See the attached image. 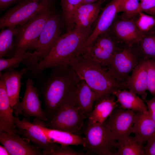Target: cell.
Returning a JSON list of instances; mask_svg holds the SVG:
<instances>
[{
    "mask_svg": "<svg viewBox=\"0 0 155 155\" xmlns=\"http://www.w3.org/2000/svg\"><path fill=\"white\" fill-rule=\"evenodd\" d=\"M54 0H21L0 18V29L22 25L44 9L53 6Z\"/></svg>",
    "mask_w": 155,
    "mask_h": 155,
    "instance_id": "7",
    "label": "cell"
},
{
    "mask_svg": "<svg viewBox=\"0 0 155 155\" xmlns=\"http://www.w3.org/2000/svg\"><path fill=\"white\" fill-rule=\"evenodd\" d=\"M20 106L22 114L26 118L34 117L46 122L48 119L41 107L37 88L34 86L32 80L28 78L26 84V89Z\"/></svg>",
    "mask_w": 155,
    "mask_h": 155,
    "instance_id": "13",
    "label": "cell"
},
{
    "mask_svg": "<svg viewBox=\"0 0 155 155\" xmlns=\"http://www.w3.org/2000/svg\"><path fill=\"white\" fill-rule=\"evenodd\" d=\"M21 0H0V11H2L10 5Z\"/></svg>",
    "mask_w": 155,
    "mask_h": 155,
    "instance_id": "38",
    "label": "cell"
},
{
    "mask_svg": "<svg viewBox=\"0 0 155 155\" xmlns=\"http://www.w3.org/2000/svg\"><path fill=\"white\" fill-rule=\"evenodd\" d=\"M52 68L53 69L45 82L42 92L44 111L48 121L74 94L80 80L69 65Z\"/></svg>",
    "mask_w": 155,
    "mask_h": 155,
    "instance_id": "1",
    "label": "cell"
},
{
    "mask_svg": "<svg viewBox=\"0 0 155 155\" xmlns=\"http://www.w3.org/2000/svg\"><path fill=\"white\" fill-rule=\"evenodd\" d=\"M32 123L39 126L52 143L63 146L81 145L83 147L85 146L84 137L77 134L48 128L45 125L44 121L36 118L34 119Z\"/></svg>",
    "mask_w": 155,
    "mask_h": 155,
    "instance_id": "20",
    "label": "cell"
},
{
    "mask_svg": "<svg viewBox=\"0 0 155 155\" xmlns=\"http://www.w3.org/2000/svg\"><path fill=\"white\" fill-rule=\"evenodd\" d=\"M0 77V133H17L13 110L10 104L3 78L1 75Z\"/></svg>",
    "mask_w": 155,
    "mask_h": 155,
    "instance_id": "18",
    "label": "cell"
},
{
    "mask_svg": "<svg viewBox=\"0 0 155 155\" xmlns=\"http://www.w3.org/2000/svg\"><path fill=\"white\" fill-rule=\"evenodd\" d=\"M117 148L116 155H145L142 144L132 136L117 142Z\"/></svg>",
    "mask_w": 155,
    "mask_h": 155,
    "instance_id": "26",
    "label": "cell"
},
{
    "mask_svg": "<svg viewBox=\"0 0 155 155\" xmlns=\"http://www.w3.org/2000/svg\"><path fill=\"white\" fill-rule=\"evenodd\" d=\"M0 72L4 79L10 103L16 116L22 114L20 106L19 93L21 85V80L23 75L28 72L26 68L18 71L9 69Z\"/></svg>",
    "mask_w": 155,
    "mask_h": 155,
    "instance_id": "17",
    "label": "cell"
},
{
    "mask_svg": "<svg viewBox=\"0 0 155 155\" xmlns=\"http://www.w3.org/2000/svg\"><path fill=\"white\" fill-rule=\"evenodd\" d=\"M69 65L96 92L97 101L110 96L115 90L128 89L126 83L119 82L98 63L82 55L72 59Z\"/></svg>",
    "mask_w": 155,
    "mask_h": 155,
    "instance_id": "3",
    "label": "cell"
},
{
    "mask_svg": "<svg viewBox=\"0 0 155 155\" xmlns=\"http://www.w3.org/2000/svg\"><path fill=\"white\" fill-rule=\"evenodd\" d=\"M134 18L138 30L143 34H146L155 32V17L142 12L137 13Z\"/></svg>",
    "mask_w": 155,
    "mask_h": 155,
    "instance_id": "30",
    "label": "cell"
},
{
    "mask_svg": "<svg viewBox=\"0 0 155 155\" xmlns=\"http://www.w3.org/2000/svg\"><path fill=\"white\" fill-rule=\"evenodd\" d=\"M151 16H155V0H143L141 1L137 10Z\"/></svg>",
    "mask_w": 155,
    "mask_h": 155,
    "instance_id": "35",
    "label": "cell"
},
{
    "mask_svg": "<svg viewBox=\"0 0 155 155\" xmlns=\"http://www.w3.org/2000/svg\"><path fill=\"white\" fill-rule=\"evenodd\" d=\"M106 0H99L91 3L80 5L76 10L74 16L75 27L79 28H91L97 21L102 4Z\"/></svg>",
    "mask_w": 155,
    "mask_h": 155,
    "instance_id": "21",
    "label": "cell"
},
{
    "mask_svg": "<svg viewBox=\"0 0 155 155\" xmlns=\"http://www.w3.org/2000/svg\"><path fill=\"white\" fill-rule=\"evenodd\" d=\"M84 134V147L87 154L116 155L117 141L106 121L102 123L88 122Z\"/></svg>",
    "mask_w": 155,
    "mask_h": 155,
    "instance_id": "5",
    "label": "cell"
},
{
    "mask_svg": "<svg viewBox=\"0 0 155 155\" xmlns=\"http://www.w3.org/2000/svg\"><path fill=\"white\" fill-rule=\"evenodd\" d=\"M148 90L155 96V60L148 59Z\"/></svg>",
    "mask_w": 155,
    "mask_h": 155,
    "instance_id": "34",
    "label": "cell"
},
{
    "mask_svg": "<svg viewBox=\"0 0 155 155\" xmlns=\"http://www.w3.org/2000/svg\"><path fill=\"white\" fill-rule=\"evenodd\" d=\"M144 59L138 44L121 43L106 69L118 82L126 83L129 74Z\"/></svg>",
    "mask_w": 155,
    "mask_h": 155,
    "instance_id": "6",
    "label": "cell"
},
{
    "mask_svg": "<svg viewBox=\"0 0 155 155\" xmlns=\"http://www.w3.org/2000/svg\"><path fill=\"white\" fill-rule=\"evenodd\" d=\"M58 143L51 149L42 151L43 155H82L85 153L82 152L76 151L69 146H59Z\"/></svg>",
    "mask_w": 155,
    "mask_h": 155,
    "instance_id": "33",
    "label": "cell"
},
{
    "mask_svg": "<svg viewBox=\"0 0 155 155\" xmlns=\"http://www.w3.org/2000/svg\"><path fill=\"white\" fill-rule=\"evenodd\" d=\"M75 103L85 119L89 117L97 100V96L84 80H80L74 96Z\"/></svg>",
    "mask_w": 155,
    "mask_h": 155,
    "instance_id": "22",
    "label": "cell"
},
{
    "mask_svg": "<svg viewBox=\"0 0 155 155\" xmlns=\"http://www.w3.org/2000/svg\"><path fill=\"white\" fill-rule=\"evenodd\" d=\"M54 13L53 6L47 8L26 22L19 25L10 51L12 57L36 48L40 36L45 24Z\"/></svg>",
    "mask_w": 155,
    "mask_h": 155,
    "instance_id": "4",
    "label": "cell"
},
{
    "mask_svg": "<svg viewBox=\"0 0 155 155\" xmlns=\"http://www.w3.org/2000/svg\"><path fill=\"white\" fill-rule=\"evenodd\" d=\"M146 142L144 147L145 155H155V136Z\"/></svg>",
    "mask_w": 155,
    "mask_h": 155,
    "instance_id": "36",
    "label": "cell"
},
{
    "mask_svg": "<svg viewBox=\"0 0 155 155\" xmlns=\"http://www.w3.org/2000/svg\"><path fill=\"white\" fill-rule=\"evenodd\" d=\"M99 0H83L81 5L91 3L95 2Z\"/></svg>",
    "mask_w": 155,
    "mask_h": 155,
    "instance_id": "40",
    "label": "cell"
},
{
    "mask_svg": "<svg viewBox=\"0 0 155 155\" xmlns=\"http://www.w3.org/2000/svg\"><path fill=\"white\" fill-rule=\"evenodd\" d=\"M121 44L109 29L99 34L82 55L107 67Z\"/></svg>",
    "mask_w": 155,
    "mask_h": 155,
    "instance_id": "10",
    "label": "cell"
},
{
    "mask_svg": "<svg viewBox=\"0 0 155 155\" xmlns=\"http://www.w3.org/2000/svg\"><path fill=\"white\" fill-rule=\"evenodd\" d=\"M0 155H10V154L6 148L4 146L0 145Z\"/></svg>",
    "mask_w": 155,
    "mask_h": 155,
    "instance_id": "39",
    "label": "cell"
},
{
    "mask_svg": "<svg viewBox=\"0 0 155 155\" xmlns=\"http://www.w3.org/2000/svg\"><path fill=\"white\" fill-rule=\"evenodd\" d=\"M29 141L16 133H0V142L10 155H43L41 149Z\"/></svg>",
    "mask_w": 155,
    "mask_h": 155,
    "instance_id": "16",
    "label": "cell"
},
{
    "mask_svg": "<svg viewBox=\"0 0 155 155\" xmlns=\"http://www.w3.org/2000/svg\"><path fill=\"white\" fill-rule=\"evenodd\" d=\"M123 0H112L106 4L99 16L94 30L84 43L83 53L101 33L109 29L116 19Z\"/></svg>",
    "mask_w": 155,
    "mask_h": 155,
    "instance_id": "14",
    "label": "cell"
},
{
    "mask_svg": "<svg viewBox=\"0 0 155 155\" xmlns=\"http://www.w3.org/2000/svg\"><path fill=\"white\" fill-rule=\"evenodd\" d=\"M74 94L47 123L44 122L47 127L75 134L81 130L85 118L75 103Z\"/></svg>",
    "mask_w": 155,
    "mask_h": 155,
    "instance_id": "9",
    "label": "cell"
},
{
    "mask_svg": "<svg viewBox=\"0 0 155 155\" xmlns=\"http://www.w3.org/2000/svg\"><path fill=\"white\" fill-rule=\"evenodd\" d=\"M138 45L144 59L155 60V32L145 35Z\"/></svg>",
    "mask_w": 155,
    "mask_h": 155,
    "instance_id": "29",
    "label": "cell"
},
{
    "mask_svg": "<svg viewBox=\"0 0 155 155\" xmlns=\"http://www.w3.org/2000/svg\"><path fill=\"white\" fill-rule=\"evenodd\" d=\"M34 54L28 51L24 53L11 58H0V72L3 70L9 69H14L18 67L20 64L28 59Z\"/></svg>",
    "mask_w": 155,
    "mask_h": 155,
    "instance_id": "31",
    "label": "cell"
},
{
    "mask_svg": "<svg viewBox=\"0 0 155 155\" xmlns=\"http://www.w3.org/2000/svg\"><path fill=\"white\" fill-rule=\"evenodd\" d=\"M148 60L143 59L133 70L126 83L129 91L140 95L144 100L147 95Z\"/></svg>",
    "mask_w": 155,
    "mask_h": 155,
    "instance_id": "19",
    "label": "cell"
},
{
    "mask_svg": "<svg viewBox=\"0 0 155 155\" xmlns=\"http://www.w3.org/2000/svg\"><path fill=\"white\" fill-rule=\"evenodd\" d=\"M140 0L141 1H143V0Z\"/></svg>",
    "mask_w": 155,
    "mask_h": 155,
    "instance_id": "41",
    "label": "cell"
},
{
    "mask_svg": "<svg viewBox=\"0 0 155 155\" xmlns=\"http://www.w3.org/2000/svg\"><path fill=\"white\" fill-rule=\"evenodd\" d=\"M132 133L136 140L143 144L155 136V122L148 112H136Z\"/></svg>",
    "mask_w": 155,
    "mask_h": 155,
    "instance_id": "23",
    "label": "cell"
},
{
    "mask_svg": "<svg viewBox=\"0 0 155 155\" xmlns=\"http://www.w3.org/2000/svg\"><path fill=\"white\" fill-rule=\"evenodd\" d=\"M140 3L138 0H123L119 12H123L122 18L131 19L137 15Z\"/></svg>",
    "mask_w": 155,
    "mask_h": 155,
    "instance_id": "32",
    "label": "cell"
},
{
    "mask_svg": "<svg viewBox=\"0 0 155 155\" xmlns=\"http://www.w3.org/2000/svg\"><path fill=\"white\" fill-rule=\"evenodd\" d=\"M144 101L147 106L148 113L155 122V96L150 99H146Z\"/></svg>",
    "mask_w": 155,
    "mask_h": 155,
    "instance_id": "37",
    "label": "cell"
},
{
    "mask_svg": "<svg viewBox=\"0 0 155 155\" xmlns=\"http://www.w3.org/2000/svg\"><path fill=\"white\" fill-rule=\"evenodd\" d=\"M92 32L91 28L75 27L72 30L61 35L45 57L26 67L28 71L36 75L48 68L69 65L72 59L82 54L83 46Z\"/></svg>",
    "mask_w": 155,
    "mask_h": 155,
    "instance_id": "2",
    "label": "cell"
},
{
    "mask_svg": "<svg viewBox=\"0 0 155 155\" xmlns=\"http://www.w3.org/2000/svg\"><path fill=\"white\" fill-rule=\"evenodd\" d=\"M112 94L116 97L117 102L123 109L136 112H148L147 106L144 100L131 91L126 89H117L114 90Z\"/></svg>",
    "mask_w": 155,
    "mask_h": 155,
    "instance_id": "24",
    "label": "cell"
},
{
    "mask_svg": "<svg viewBox=\"0 0 155 155\" xmlns=\"http://www.w3.org/2000/svg\"></svg>",
    "mask_w": 155,
    "mask_h": 155,
    "instance_id": "42",
    "label": "cell"
},
{
    "mask_svg": "<svg viewBox=\"0 0 155 155\" xmlns=\"http://www.w3.org/2000/svg\"><path fill=\"white\" fill-rule=\"evenodd\" d=\"M109 30L120 43L129 45L138 44L145 35L137 28L134 19H116Z\"/></svg>",
    "mask_w": 155,
    "mask_h": 155,
    "instance_id": "15",
    "label": "cell"
},
{
    "mask_svg": "<svg viewBox=\"0 0 155 155\" xmlns=\"http://www.w3.org/2000/svg\"><path fill=\"white\" fill-rule=\"evenodd\" d=\"M136 113L118 106L106 121L117 142L127 137L132 133Z\"/></svg>",
    "mask_w": 155,
    "mask_h": 155,
    "instance_id": "11",
    "label": "cell"
},
{
    "mask_svg": "<svg viewBox=\"0 0 155 155\" xmlns=\"http://www.w3.org/2000/svg\"><path fill=\"white\" fill-rule=\"evenodd\" d=\"M115 96H109L97 101L88 117V122L91 123L104 122L113 111L118 106Z\"/></svg>",
    "mask_w": 155,
    "mask_h": 155,
    "instance_id": "25",
    "label": "cell"
},
{
    "mask_svg": "<svg viewBox=\"0 0 155 155\" xmlns=\"http://www.w3.org/2000/svg\"><path fill=\"white\" fill-rule=\"evenodd\" d=\"M62 9V17L67 30L69 32L75 27L74 16L83 0H59Z\"/></svg>",
    "mask_w": 155,
    "mask_h": 155,
    "instance_id": "27",
    "label": "cell"
},
{
    "mask_svg": "<svg viewBox=\"0 0 155 155\" xmlns=\"http://www.w3.org/2000/svg\"><path fill=\"white\" fill-rule=\"evenodd\" d=\"M61 21L54 13L48 19L40 36L37 46L31 57L23 63L27 67L41 61L49 53L61 35Z\"/></svg>",
    "mask_w": 155,
    "mask_h": 155,
    "instance_id": "8",
    "label": "cell"
},
{
    "mask_svg": "<svg viewBox=\"0 0 155 155\" xmlns=\"http://www.w3.org/2000/svg\"><path fill=\"white\" fill-rule=\"evenodd\" d=\"M14 123L17 133L30 141L42 151L49 150L56 144L49 140L39 126L31 123L26 118L21 120L16 116Z\"/></svg>",
    "mask_w": 155,
    "mask_h": 155,
    "instance_id": "12",
    "label": "cell"
},
{
    "mask_svg": "<svg viewBox=\"0 0 155 155\" xmlns=\"http://www.w3.org/2000/svg\"><path fill=\"white\" fill-rule=\"evenodd\" d=\"M19 25L10 26L1 29L0 32V58L3 57L11 50L14 36Z\"/></svg>",
    "mask_w": 155,
    "mask_h": 155,
    "instance_id": "28",
    "label": "cell"
}]
</instances>
